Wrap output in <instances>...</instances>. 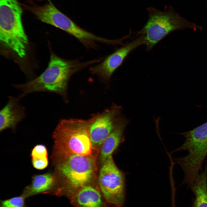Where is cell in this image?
<instances>
[{
  "label": "cell",
  "mask_w": 207,
  "mask_h": 207,
  "mask_svg": "<svg viewBox=\"0 0 207 207\" xmlns=\"http://www.w3.org/2000/svg\"><path fill=\"white\" fill-rule=\"evenodd\" d=\"M100 61L99 58L81 62L77 60L65 59L51 52L47 68L39 76L26 83L12 85L22 92L18 97L20 98L31 93L46 92L59 94L66 99L68 82L71 76Z\"/></svg>",
  "instance_id": "1"
},
{
  "label": "cell",
  "mask_w": 207,
  "mask_h": 207,
  "mask_svg": "<svg viewBox=\"0 0 207 207\" xmlns=\"http://www.w3.org/2000/svg\"><path fill=\"white\" fill-rule=\"evenodd\" d=\"M98 114L87 120L74 118L60 120L53 133V154L84 156L92 154L90 130Z\"/></svg>",
  "instance_id": "2"
},
{
  "label": "cell",
  "mask_w": 207,
  "mask_h": 207,
  "mask_svg": "<svg viewBox=\"0 0 207 207\" xmlns=\"http://www.w3.org/2000/svg\"><path fill=\"white\" fill-rule=\"evenodd\" d=\"M52 157L57 176L62 184L60 193L65 190L69 195L91 184L97 168L96 157L93 154H53Z\"/></svg>",
  "instance_id": "3"
},
{
  "label": "cell",
  "mask_w": 207,
  "mask_h": 207,
  "mask_svg": "<svg viewBox=\"0 0 207 207\" xmlns=\"http://www.w3.org/2000/svg\"><path fill=\"white\" fill-rule=\"evenodd\" d=\"M18 0H0V41L3 47L20 58L26 55L28 39Z\"/></svg>",
  "instance_id": "4"
},
{
  "label": "cell",
  "mask_w": 207,
  "mask_h": 207,
  "mask_svg": "<svg viewBox=\"0 0 207 207\" xmlns=\"http://www.w3.org/2000/svg\"><path fill=\"white\" fill-rule=\"evenodd\" d=\"M149 16L143 28L137 34H143L147 51L172 32L177 30L190 28L195 30H202V27L190 22L180 16L172 7H165V11L153 7L147 8Z\"/></svg>",
  "instance_id": "5"
},
{
  "label": "cell",
  "mask_w": 207,
  "mask_h": 207,
  "mask_svg": "<svg viewBox=\"0 0 207 207\" xmlns=\"http://www.w3.org/2000/svg\"><path fill=\"white\" fill-rule=\"evenodd\" d=\"M26 9L39 20L73 36L87 49H96L97 47L96 42L102 41L101 37L79 27L51 3L41 5L34 4L27 5Z\"/></svg>",
  "instance_id": "6"
},
{
  "label": "cell",
  "mask_w": 207,
  "mask_h": 207,
  "mask_svg": "<svg viewBox=\"0 0 207 207\" xmlns=\"http://www.w3.org/2000/svg\"><path fill=\"white\" fill-rule=\"evenodd\" d=\"M124 173L117 167L112 156L102 165L99 173V189L106 201L114 207H122L125 200Z\"/></svg>",
  "instance_id": "7"
},
{
  "label": "cell",
  "mask_w": 207,
  "mask_h": 207,
  "mask_svg": "<svg viewBox=\"0 0 207 207\" xmlns=\"http://www.w3.org/2000/svg\"><path fill=\"white\" fill-rule=\"evenodd\" d=\"M145 44L144 35L140 34L106 56L98 64L91 67L90 72L97 75L103 80H108L114 72L122 65L128 55L136 48Z\"/></svg>",
  "instance_id": "8"
},
{
  "label": "cell",
  "mask_w": 207,
  "mask_h": 207,
  "mask_svg": "<svg viewBox=\"0 0 207 207\" xmlns=\"http://www.w3.org/2000/svg\"><path fill=\"white\" fill-rule=\"evenodd\" d=\"M121 106L114 105L98 115L92 124L90 136L93 151H99L103 142L117 124L122 116Z\"/></svg>",
  "instance_id": "9"
},
{
  "label": "cell",
  "mask_w": 207,
  "mask_h": 207,
  "mask_svg": "<svg viewBox=\"0 0 207 207\" xmlns=\"http://www.w3.org/2000/svg\"><path fill=\"white\" fill-rule=\"evenodd\" d=\"M0 112V131L8 129L14 130L18 124L26 117L25 108L20 103V99L12 96Z\"/></svg>",
  "instance_id": "10"
},
{
  "label": "cell",
  "mask_w": 207,
  "mask_h": 207,
  "mask_svg": "<svg viewBox=\"0 0 207 207\" xmlns=\"http://www.w3.org/2000/svg\"><path fill=\"white\" fill-rule=\"evenodd\" d=\"M69 195L76 207H105V200L99 189L91 184L83 186Z\"/></svg>",
  "instance_id": "11"
},
{
  "label": "cell",
  "mask_w": 207,
  "mask_h": 207,
  "mask_svg": "<svg viewBox=\"0 0 207 207\" xmlns=\"http://www.w3.org/2000/svg\"><path fill=\"white\" fill-rule=\"evenodd\" d=\"M129 120L122 117L117 125L105 139L99 150V161L102 165L112 156L124 139V133Z\"/></svg>",
  "instance_id": "12"
},
{
  "label": "cell",
  "mask_w": 207,
  "mask_h": 207,
  "mask_svg": "<svg viewBox=\"0 0 207 207\" xmlns=\"http://www.w3.org/2000/svg\"><path fill=\"white\" fill-rule=\"evenodd\" d=\"M56 176L51 173L35 176L30 184L26 187L22 194L25 198L38 194L52 193L57 186Z\"/></svg>",
  "instance_id": "13"
},
{
  "label": "cell",
  "mask_w": 207,
  "mask_h": 207,
  "mask_svg": "<svg viewBox=\"0 0 207 207\" xmlns=\"http://www.w3.org/2000/svg\"><path fill=\"white\" fill-rule=\"evenodd\" d=\"M188 186L195 195L191 207H207V161L204 170Z\"/></svg>",
  "instance_id": "14"
},
{
  "label": "cell",
  "mask_w": 207,
  "mask_h": 207,
  "mask_svg": "<svg viewBox=\"0 0 207 207\" xmlns=\"http://www.w3.org/2000/svg\"><path fill=\"white\" fill-rule=\"evenodd\" d=\"M188 133L191 138L199 143L207 145V122Z\"/></svg>",
  "instance_id": "15"
},
{
  "label": "cell",
  "mask_w": 207,
  "mask_h": 207,
  "mask_svg": "<svg viewBox=\"0 0 207 207\" xmlns=\"http://www.w3.org/2000/svg\"><path fill=\"white\" fill-rule=\"evenodd\" d=\"M23 195L2 200L0 207H26L25 198Z\"/></svg>",
  "instance_id": "16"
},
{
  "label": "cell",
  "mask_w": 207,
  "mask_h": 207,
  "mask_svg": "<svg viewBox=\"0 0 207 207\" xmlns=\"http://www.w3.org/2000/svg\"><path fill=\"white\" fill-rule=\"evenodd\" d=\"M32 159H43L48 158L46 147L42 145H37L32 149L31 153Z\"/></svg>",
  "instance_id": "17"
},
{
  "label": "cell",
  "mask_w": 207,
  "mask_h": 207,
  "mask_svg": "<svg viewBox=\"0 0 207 207\" xmlns=\"http://www.w3.org/2000/svg\"><path fill=\"white\" fill-rule=\"evenodd\" d=\"M32 165L34 168L38 170L46 168L49 163L48 158L43 159H32Z\"/></svg>",
  "instance_id": "18"
}]
</instances>
